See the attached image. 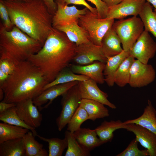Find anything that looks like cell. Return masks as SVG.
<instances>
[{"label":"cell","instance_id":"6da1fadb","mask_svg":"<svg viewBox=\"0 0 156 156\" xmlns=\"http://www.w3.org/2000/svg\"><path fill=\"white\" fill-rule=\"evenodd\" d=\"M76 46L64 33L53 28L41 49L27 60L39 68L49 83L69 66Z\"/></svg>","mask_w":156,"mask_h":156},{"label":"cell","instance_id":"7a4b0ae2","mask_svg":"<svg viewBox=\"0 0 156 156\" xmlns=\"http://www.w3.org/2000/svg\"><path fill=\"white\" fill-rule=\"evenodd\" d=\"M4 1L14 25L43 46L53 28V16L42 1Z\"/></svg>","mask_w":156,"mask_h":156},{"label":"cell","instance_id":"3957f363","mask_svg":"<svg viewBox=\"0 0 156 156\" xmlns=\"http://www.w3.org/2000/svg\"><path fill=\"white\" fill-rule=\"evenodd\" d=\"M49 82L40 70L28 60L16 64L8 79L0 84L4 93L2 101L17 103L33 99L43 91Z\"/></svg>","mask_w":156,"mask_h":156},{"label":"cell","instance_id":"277c9868","mask_svg":"<svg viewBox=\"0 0 156 156\" xmlns=\"http://www.w3.org/2000/svg\"><path fill=\"white\" fill-rule=\"evenodd\" d=\"M42 46L16 26L8 31L0 22V59H8L16 64L27 60Z\"/></svg>","mask_w":156,"mask_h":156},{"label":"cell","instance_id":"5b68a950","mask_svg":"<svg viewBox=\"0 0 156 156\" xmlns=\"http://www.w3.org/2000/svg\"><path fill=\"white\" fill-rule=\"evenodd\" d=\"M77 22L90 41L95 45L101 46L103 38L112 27L115 21L113 18H100L98 14L88 9L86 13L79 17Z\"/></svg>","mask_w":156,"mask_h":156},{"label":"cell","instance_id":"8992f818","mask_svg":"<svg viewBox=\"0 0 156 156\" xmlns=\"http://www.w3.org/2000/svg\"><path fill=\"white\" fill-rule=\"evenodd\" d=\"M113 27L119 37L123 50L129 52L144 31V25L137 16L114 22Z\"/></svg>","mask_w":156,"mask_h":156},{"label":"cell","instance_id":"52a82bcc","mask_svg":"<svg viewBox=\"0 0 156 156\" xmlns=\"http://www.w3.org/2000/svg\"><path fill=\"white\" fill-rule=\"evenodd\" d=\"M78 84L72 87L62 95V109L56 120L58 129L60 131L67 125L79 106L81 99Z\"/></svg>","mask_w":156,"mask_h":156},{"label":"cell","instance_id":"ba28073f","mask_svg":"<svg viewBox=\"0 0 156 156\" xmlns=\"http://www.w3.org/2000/svg\"><path fill=\"white\" fill-rule=\"evenodd\" d=\"M156 52V43L145 30L129 52V55L145 64L154 57Z\"/></svg>","mask_w":156,"mask_h":156},{"label":"cell","instance_id":"9c48e42d","mask_svg":"<svg viewBox=\"0 0 156 156\" xmlns=\"http://www.w3.org/2000/svg\"><path fill=\"white\" fill-rule=\"evenodd\" d=\"M155 75V70L151 65L135 60L130 68L129 84L134 88L143 87L152 82Z\"/></svg>","mask_w":156,"mask_h":156},{"label":"cell","instance_id":"30bf717a","mask_svg":"<svg viewBox=\"0 0 156 156\" xmlns=\"http://www.w3.org/2000/svg\"><path fill=\"white\" fill-rule=\"evenodd\" d=\"M107 60L101 46L96 45L91 42L77 46L72 60L80 65L89 64L96 61L105 63Z\"/></svg>","mask_w":156,"mask_h":156},{"label":"cell","instance_id":"8fae6325","mask_svg":"<svg viewBox=\"0 0 156 156\" xmlns=\"http://www.w3.org/2000/svg\"><path fill=\"white\" fill-rule=\"evenodd\" d=\"M146 2L145 0H122L117 5L109 7L106 18L120 20L129 16H137Z\"/></svg>","mask_w":156,"mask_h":156},{"label":"cell","instance_id":"7c38bea8","mask_svg":"<svg viewBox=\"0 0 156 156\" xmlns=\"http://www.w3.org/2000/svg\"><path fill=\"white\" fill-rule=\"evenodd\" d=\"M16 103L17 113L24 122L35 129L40 126L42 115L34 104L33 99L25 100Z\"/></svg>","mask_w":156,"mask_h":156},{"label":"cell","instance_id":"4fadbf2b","mask_svg":"<svg viewBox=\"0 0 156 156\" xmlns=\"http://www.w3.org/2000/svg\"><path fill=\"white\" fill-rule=\"evenodd\" d=\"M97 84L90 78L86 81H79V89L81 99L96 101L112 109H116V106L108 99L107 94L101 90Z\"/></svg>","mask_w":156,"mask_h":156},{"label":"cell","instance_id":"5bb4252c","mask_svg":"<svg viewBox=\"0 0 156 156\" xmlns=\"http://www.w3.org/2000/svg\"><path fill=\"white\" fill-rule=\"evenodd\" d=\"M125 129L135 135V139L142 146L148 150L150 156H156V134L134 123L126 124Z\"/></svg>","mask_w":156,"mask_h":156},{"label":"cell","instance_id":"9a60e30c","mask_svg":"<svg viewBox=\"0 0 156 156\" xmlns=\"http://www.w3.org/2000/svg\"><path fill=\"white\" fill-rule=\"evenodd\" d=\"M56 11L53 16L52 25L53 27H56L77 21L79 17L85 14L88 9L86 7L79 10L74 5L68 6L57 3Z\"/></svg>","mask_w":156,"mask_h":156},{"label":"cell","instance_id":"2e32d148","mask_svg":"<svg viewBox=\"0 0 156 156\" xmlns=\"http://www.w3.org/2000/svg\"><path fill=\"white\" fill-rule=\"evenodd\" d=\"M79 81H75L53 86L43 91L40 95L33 99L34 105L40 108L43 105L48 103L44 108L47 107L53 101L73 86L77 84Z\"/></svg>","mask_w":156,"mask_h":156},{"label":"cell","instance_id":"e0dca14e","mask_svg":"<svg viewBox=\"0 0 156 156\" xmlns=\"http://www.w3.org/2000/svg\"><path fill=\"white\" fill-rule=\"evenodd\" d=\"M105 65V63L96 61L85 65L70 64L69 67L74 73L88 77L102 84L105 82L103 72Z\"/></svg>","mask_w":156,"mask_h":156},{"label":"cell","instance_id":"ac0fdd59","mask_svg":"<svg viewBox=\"0 0 156 156\" xmlns=\"http://www.w3.org/2000/svg\"><path fill=\"white\" fill-rule=\"evenodd\" d=\"M54 28L64 33L68 39L77 46L91 42L85 31L78 25L77 21L57 26Z\"/></svg>","mask_w":156,"mask_h":156},{"label":"cell","instance_id":"d6986e66","mask_svg":"<svg viewBox=\"0 0 156 156\" xmlns=\"http://www.w3.org/2000/svg\"><path fill=\"white\" fill-rule=\"evenodd\" d=\"M121 40L112 27L106 33L101 40V46L107 58L117 55L123 50Z\"/></svg>","mask_w":156,"mask_h":156},{"label":"cell","instance_id":"ffe728a7","mask_svg":"<svg viewBox=\"0 0 156 156\" xmlns=\"http://www.w3.org/2000/svg\"><path fill=\"white\" fill-rule=\"evenodd\" d=\"M80 145L85 149L90 152L104 143L97 137L95 130L80 128L73 133Z\"/></svg>","mask_w":156,"mask_h":156},{"label":"cell","instance_id":"44dd1931","mask_svg":"<svg viewBox=\"0 0 156 156\" xmlns=\"http://www.w3.org/2000/svg\"><path fill=\"white\" fill-rule=\"evenodd\" d=\"M125 124L134 123L146 129L156 135V110L151 101L148 99V105L142 114L136 118L126 120Z\"/></svg>","mask_w":156,"mask_h":156},{"label":"cell","instance_id":"7402d4cb","mask_svg":"<svg viewBox=\"0 0 156 156\" xmlns=\"http://www.w3.org/2000/svg\"><path fill=\"white\" fill-rule=\"evenodd\" d=\"M129 55V52L123 50L116 55L107 57V60L103 74L105 82L109 86H112L114 84V76L119 66Z\"/></svg>","mask_w":156,"mask_h":156},{"label":"cell","instance_id":"603a6c76","mask_svg":"<svg viewBox=\"0 0 156 156\" xmlns=\"http://www.w3.org/2000/svg\"><path fill=\"white\" fill-rule=\"evenodd\" d=\"M79 106L86 111L89 119L94 121L97 119L103 118L109 116V111L104 105L97 101L81 99Z\"/></svg>","mask_w":156,"mask_h":156},{"label":"cell","instance_id":"cb8c5ba5","mask_svg":"<svg viewBox=\"0 0 156 156\" xmlns=\"http://www.w3.org/2000/svg\"><path fill=\"white\" fill-rule=\"evenodd\" d=\"M126 125L120 120H105L95 130L99 138L104 144L112 140L115 131L119 129H125Z\"/></svg>","mask_w":156,"mask_h":156},{"label":"cell","instance_id":"d4e9b609","mask_svg":"<svg viewBox=\"0 0 156 156\" xmlns=\"http://www.w3.org/2000/svg\"><path fill=\"white\" fill-rule=\"evenodd\" d=\"M35 137L30 131L22 138L25 156H48V153L43 148V144L35 140Z\"/></svg>","mask_w":156,"mask_h":156},{"label":"cell","instance_id":"484cf974","mask_svg":"<svg viewBox=\"0 0 156 156\" xmlns=\"http://www.w3.org/2000/svg\"><path fill=\"white\" fill-rule=\"evenodd\" d=\"M0 156H25L22 138L0 143Z\"/></svg>","mask_w":156,"mask_h":156},{"label":"cell","instance_id":"4316f807","mask_svg":"<svg viewBox=\"0 0 156 156\" xmlns=\"http://www.w3.org/2000/svg\"><path fill=\"white\" fill-rule=\"evenodd\" d=\"M153 6L146 2L139 14L144 27V30L151 33L156 39V14Z\"/></svg>","mask_w":156,"mask_h":156},{"label":"cell","instance_id":"83f0119b","mask_svg":"<svg viewBox=\"0 0 156 156\" xmlns=\"http://www.w3.org/2000/svg\"><path fill=\"white\" fill-rule=\"evenodd\" d=\"M29 130L4 122L0 123V143L8 140L22 138Z\"/></svg>","mask_w":156,"mask_h":156},{"label":"cell","instance_id":"f1b7e54d","mask_svg":"<svg viewBox=\"0 0 156 156\" xmlns=\"http://www.w3.org/2000/svg\"><path fill=\"white\" fill-rule=\"evenodd\" d=\"M69 67L62 70L53 81L47 84L44 88L43 91L51 87L56 85L75 81H84L90 79L86 76L74 73Z\"/></svg>","mask_w":156,"mask_h":156},{"label":"cell","instance_id":"f546056e","mask_svg":"<svg viewBox=\"0 0 156 156\" xmlns=\"http://www.w3.org/2000/svg\"><path fill=\"white\" fill-rule=\"evenodd\" d=\"M133 57L129 55L122 62L114 76V83L119 87H123L129 84L130 79V70L133 61Z\"/></svg>","mask_w":156,"mask_h":156},{"label":"cell","instance_id":"4dcf8cb0","mask_svg":"<svg viewBox=\"0 0 156 156\" xmlns=\"http://www.w3.org/2000/svg\"><path fill=\"white\" fill-rule=\"evenodd\" d=\"M0 120L3 122L27 129L31 131L35 136L37 134L35 128L28 125L20 119L16 106L0 113Z\"/></svg>","mask_w":156,"mask_h":156},{"label":"cell","instance_id":"1f68e13d","mask_svg":"<svg viewBox=\"0 0 156 156\" xmlns=\"http://www.w3.org/2000/svg\"><path fill=\"white\" fill-rule=\"evenodd\" d=\"M67 142V150L65 156H90V152L84 148L75 138L73 133L66 130L64 133Z\"/></svg>","mask_w":156,"mask_h":156},{"label":"cell","instance_id":"d6a6232c","mask_svg":"<svg viewBox=\"0 0 156 156\" xmlns=\"http://www.w3.org/2000/svg\"><path fill=\"white\" fill-rule=\"evenodd\" d=\"M36 136L41 140L47 142L49 144L48 156H61L65 149L67 148L66 138H47L37 134Z\"/></svg>","mask_w":156,"mask_h":156},{"label":"cell","instance_id":"836d02e7","mask_svg":"<svg viewBox=\"0 0 156 156\" xmlns=\"http://www.w3.org/2000/svg\"><path fill=\"white\" fill-rule=\"evenodd\" d=\"M88 119L86 111L79 106L68 123L67 130L73 133L81 128L84 122Z\"/></svg>","mask_w":156,"mask_h":156},{"label":"cell","instance_id":"e575fe53","mask_svg":"<svg viewBox=\"0 0 156 156\" xmlns=\"http://www.w3.org/2000/svg\"><path fill=\"white\" fill-rule=\"evenodd\" d=\"M138 142L135 139L132 140L127 147L123 151L116 156H148V151L146 149L140 150L138 147Z\"/></svg>","mask_w":156,"mask_h":156},{"label":"cell","instance_id":"d590c367","mask_svg":"<svg viewBox=\"0 0 156 156\" xmlns=\"http://www.w3.org/2000/svg\"><path fill=\"white\" fill-rule=\"evenodd\" d=\"M16 65L8 59H0V84L6 80L12 74Z\"/></svg>","mask_w":156,"mask_h":156},{"label":"cell","instance_id":"8d00e7d4","mask_svg":"<svg viewBox=\"0 0 156 156\" xmlns=\"http://www.w3.org/2000/svg\"><path fill=\"white\" fill-rule=\"evenodd\" d=\"M0 17L1 23L8 31L11 30L15 26L12 22L7 7L3 0H0Z\"/></svg>","mask_w":156,"mask_h":156},{"label":"cell","instance_id":"74e56055","mask_svg":"<svg viewBox=\"0 0 156 156\" xmlns=\"http://www.w3.org/2000/svg\"><path fill=\"white\" fill-rule=\"evenodd\" d=\"M56 3L68 5L70 4L81 5L88 8L92 12L98 15L97 9L89 5L85 0H55Z\"/></svg>","mask_w":156,"mask_h":156},{"label":"cell","instance_id":"f35d334b","mask_svg":"<svg viewBox=\"0 0 156 156\" xmlns=\"http://www.w3.org/2000/svg\"><path fill=\"white\" fill-rule=\"evenodd\" d=\"M96 6L98 15L101 18H107L109 7L102 0H87Z\"/></svg>","mask_w":156,"mask_h":156},{"label":"cell","instance_id":"ab89813d","mask_svg":"<svg viewBox=\"0 0 156 156\" xmlns=\"http://www.w3.org/2000/svg\"><path fill=\"white\" fill-rule=\"evenodd\" d=\"M46 6L48 11L53 16L56 12L57 5L55 0H41Z\"/></svg>","mask_w":156,"mask_h":156},{"label":"cell","instance_id":"60d3db41","mask_svg":"<svg viewBox=\"0 0 156 156\" xmlns=\"http://www.w3.org/2000/svg\"><path fill=\"white\" fill-rule=\"evenodd\" d=\"M16 105V103H7L1 101L0 102V113Z\"/></svg>","mask_w":156,"mask_h":156},{"label":"cell","instance_id":"b9f144b4","mask_svg":"<svg viewBox=\"0 0 156 156\" xmlns=\"http://www.w3.org/2000/svg\"><path fill=\"white\" fill-rule=\"evenodd\" d=\"M108 7L117 5L122 0H102Z\"/></svg>","mask_w":156,"mask_h":156},{"label":"cell","instance_id":"7bdbcfd3","mask_svg":"<svg viewBox=\"0 0 156 156\" xmlns=\"http://www.w3.org/2000/svg\"><path fill=\"white\" fill-rule=\"evenodd\" d=\"M151 4L153 7L154 8V9H156V0H145Z\"/></svg>","mask_w":156,"mask_h":156},{"label":"cell","instance_id":"ee69618b","mask_svg":"<svg viewBox=\"0 0 156 156\" xmlns=\"http://www.w3.org/2000/svg\"><path fill=\"white\" fill-rule=\"evenodd\" d=\"M4 1H11V2H15V1H30L31 0H3Z\"/></svg>","mask_w":156,"mask_h":156},{"label":"cell","instance_id":"f6af8a7d","mask_svg":"<svg viewBox=\"0 0 156 156\" xmlns=\"http://www.w3.org/2000/svg\"><path fill=\"white\" fill-rule=\"evenodd\" d=\"M154 11L156 14V9H154Z\"/></svg>","mask_w":156,"mask_h":156}]
</instances>
